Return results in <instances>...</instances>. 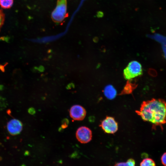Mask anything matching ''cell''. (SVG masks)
I'll list each match as a JSON object with an SVG mask.
<instances>
[{"label": "cell", "instance_id": "ba28073f", "mask_svg": "<svg viewBox=\"0 0 166 166\" xmlns=\"http://www.w3.org/2000/svg\"><path fill=\"white\" fill-rule=\"evenodd\" d=\"M104 93L107 98L112 100L115 97L117 94V91L112 85H109L105 88Z\"/></svg>", "mask_w": 166, "mask_h": 166}, {"label": "cell", "instance_id": "9a60e30c", "mask_svg": "<svg viewBox=\"0 0 166 166\" xmlns=\"http://www.w3.org/2000/svg\"><path fill=\"white\" fill-rule=\"evenodd\" d=\"M161 160L162 164L164 166H166V152L163 154Z\"/></svg>", "mask_w": 166, "mask_h": 166}, {"label": "cell", "instance_id": "3957f363", "mask_svg": "<svg viewBox=\"0 0 166 166\" xmlns=\"http://www.w3.org/2000/svg\"><path fill=\"white\" fill-rule=\"evenodd\" d=\"M124 76L126 79L129 80L142 74L140 64L136 61L130 62L124 70Z\"/></svg>", "mask_w": 166, "mask_h": 166}, {"label": "cell", "instance_id": "277c9868", "mask_svg": "<svg viewBox=\"0 0 166 166\" xmlns=\"http://www.w3.org/2000/svg\"><path fill=\"white\" fill-rule=\"evenodd\" d=\"M100 126L105 132L109 134L115 133L118 129L117 123L111 117H107L101 122Z\"/></svg>", "mask_w": 166, "mask_h": 166}, {"label": "cell", "instance_id": "e0dca14e", "mask_svg": "<svg viewBox=\"0 0 166 166\" xmlns=\"http://www.w3.org/2000/svg\"><path fill=\"white\" fill-rule=\"evenodd\" d=\"M5 99L0 97V108L5 107Z\"/></svg>", "mask_w": 166, "mask_h": 166}, {"label": "cell", "instance_id": "5b68a950", "mask_svg": "<svg viewBox=\"0 0 166 166\" xmlns=\"http://www.w3.org/2000/svg\"><path fill=\"white\" fill-rule=\"evenodd\" d=\"M92 136V132L91 130L86 127H81L76 131L77 139L81 143L85 144L88 143L91 140Z\"/></svg>", "mask_w": 166, "mask_h": 166}, {"label": "cell", "instance_id": "4fadbf2b", "mask_svg": "<svg viewBox=\"0 0 166 166\" xmlns=\"http://www.w3.org/2000/svg\"><path fill=\"white\" fill-rule=\"evenodd\" d=\"M5 15L2 10L0 9V30L5 21Z\"/></svg>", "mask_w": 166, "mask_h": 166}, {"label": "cell", "instance_id": "6da1fadb", "mask_svg": "<svg viewBox=\"0 0 166 166\" xmlns=\"http://www.w3.org/2000/svg\"><path fill=\"white\" fill-rule=\"evenodd\" d=\"M136 112L143 121L151 123L153 128L160 126L163 129V125L166 123V102L162 99L143 101Z\"/></svg>", "mask_w": 166, "mask_h": 166}, {"label": "cell", "instance_id": "9c48e42d", "mask_svg": "<svg viewBox=\"0 0 166 166\" xmlns=\"http://www.w3.org/2000/svg\"><path fill=\"white\" fill-rule=\"evenodd\" d=\"M153 37L162 44L163 50L166 58V37L158 34H156Z\"/></svg>", "mask_w": 166, "mask_h": 166}, {"label": "cell", "instance_id": "8992f818", "mask_svg": "<svg viewBox=\"0 0 166 166\" xmlns=\"http://www.w3.org/2000/svg\"><path fill=\"white\" fill-rule=\"evenodd\" d=\"M69 114L70 117L76 121H81L85 118L86 112L85 109L81 106L75 105L70 109Z\"/></svg>", "mask_w": 166, "mask_h": 166}, {"label": "cell", "instance_id": "5bb4252c", "mask_svg": "<svg viewBox=\"0 0 166 166\" xmlns=\"http://www.w3.org/2000/svg\"><path fill=\"white\" fill-rule=\"evenodd\" d=\"M69 123V121L67 119L65 118L62 121L61 128H65L67 127Z\"/></svg>", "mask_w": 166, "mask_h": 166}, {"label": "cell", "instance_id": "7a4b0ae2", "mask_svg": "<svg viewBox=\"0 0 166 166\" xmlns=\"http://www.w3.org/2000/svg\"><path fill=\"white\" fill-rule=\"evenodd\" d=\"M66 0H57L56 8L51 14V18L55 22H61L68 16L67 13Z\"/></svg>", "mask_w": 166, "mask_h": 166}, {"label": "cell", "instance_id": "52a82bcc", "mask_svg": "<svg viewBox=\"0 0 166 166\" xmlns=\"http://www.w3.org/2000/svg\"><path fill=\"white\" fill-rule=\"evenodd\" d=\"M7 130L12 135L19 134L22 128V123L19 120L14 119L10 121L7 125Z\"/></svg>", "mask_w": 166, "mask_h": 166}, {"label": "cell", "instance_id": "2e32d148", "mask_svg": "<svg viewBox=\"0 0 166 166\" xmlns=\"http://www.w3.org/2000/svg\"><path fill=\"white\" fill-rule=\"evenodd\" d=\"M149 73L153 77H156L157 75L156 71L154 69H150L149 71Z\"/></svg>", "mask_w": 166, "mask_h": 166}, {"label": "cell", "instance_id": "ac0fdd59", "mask_svg": "<svg viewBox=\"0 0 166 166\" xmlns=\"http://www.w3.org/2000/svg\"><path fill=\"white\" fill-rule=\"evenodd\" d=\"M97 16L98 18H101L104 16V13L101 11H98L97 12Z\"/></svg>", "mask_w": 166, "mask_h": 166}, {"label": "cell", "instance_id": "8fae6325", "mask_svg": "<svg viewBox=\"0 0 166 166\" xmlns=\"http://www.w3.org/2000/svg\"><path fill=\"white\" fill-rule=\"evenodd\" d=\"M114 166H135V161L132 158H129L126 162L116 163Z\"/></svg>", "mask_w": 166, "mask_h": 166}, {"label": "cell", "instance_id": "d6986e66", "mask_svg": "<svg viewBox=\"0 0 166 166\" xmlns=\"http://www.w3.org/2000/svg\"><path fill=\"white\" fill-rule=\"evenodd\" d=\"M28 112L30 114L32 115L34 114L35 113V111L33 108H30L28 110Z\"/></svg>", "mask_w": 166, "mask_h": 166}, {"label": "cell", "instance_id": "7c38bea8", "mask_svg": "<svg viewBox=\"0 0 166 166\" xmlns=\"http://www.w3.org/2000/svg\"><path fill=\"white\" fill-rule=\"evenodd\" d=\"M140 166H156L154 161L150 158H145L142 160Z\"/></svg>", "mask_w": 166, "mask_h": 166}, {"label": "cell", "instance_id": "30bf717a", "mask_svg": "<svg viewBox=\"0 0 166 166\" xmlns=\"http://www.w3.org/2000/svg\"><path fill=\"white\" fill-rule=\"evenodd\" d=\"M14 0H0V6L4 9L10 8L12 6Z\"/></svg>", "mask_w": 166, "mask_h": 166}]
</instances>
